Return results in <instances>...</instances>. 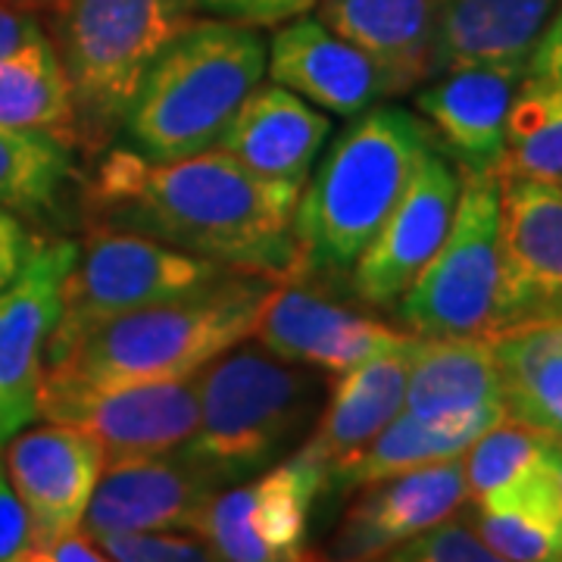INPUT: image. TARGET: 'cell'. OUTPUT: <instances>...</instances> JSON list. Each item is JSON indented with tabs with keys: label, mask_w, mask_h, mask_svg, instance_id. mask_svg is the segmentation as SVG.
<instances>
[{
	"label": "cell",
	"mask_w": 562,
	"mask_h": 562,
	"mask_svg": "<svg viewBox=\"0 0 562 562\" xmlns=\"http://www.w3.org/2000/svg\"><path fill=\"white\" fill-rule=\"evenodd\" d=\"M301 188L257 179L220 150L157 162L132 147L106 150L85 203L98 225L138 232L244 276L288 281Z\"/></svg>",
	"instance_id": "6da1fadb"
},
{
	"label": "cell",
	"mask_w": 562,
	"mask_h": 562,
	"mask_svg": "<svg viewBox=\"0 0 562 562\" xmlns=\"http://www.w3.org/2000/svg\"><path fill=\"white\" fill-rule=\"evenodd\" d=\"M431 147L419 113L401 106H372L347 122L301 191L288 281H347Z\"/></svg>",
	"instance_id": "7a4b0ae2"
},
{
	"label": "cell",
	"mask_w": 562,
	"mask_h": 562,
	"mask_svg": "<svg viewBox=\"0 0 562 562\" xmlns=\"http://www.w3.org/2000/svg\"><path fill=\"white\" fill-rule=\"evenodd\" d=\"M266 281L232 272L191 297L103 322L63 360L44 366V382L125 387L198 379L216 357L254 335L272 291Z\"/></svg>",
	"instance_id": "3957f363"
},
{
	"label": "cell",
	"mask_w": 562,
	"mask_h": 562,
	"mask_svg": "<svg viewBox=\"0 0 562 562\" xmlns=\"http://www.w3.org/2000/svg\"><path fill=\"white\" fill-rule=\"evenodd\" d=\"M260 29L194 20L147 69L122 132L128 147L157 162L188 160L216 147L266 76Z\"/></svg>",
	"instance_id": "277c9868"
},
{
	"label": "cell",
	"mask_w": 562,
	"mask_h": 562,
	"mask_svg": "<svg viewBox=\"0 0 562 562\" xmlns=\"http://www.w3.org/2000/svg\"><path fill=\"white\" fill-rule=\"evenodd\" d=\"M319 384L262 344H235L198 375L201 419L179 447L216 482L238 484L269 469L316 416Z\"/></svg>",
	"instance_id": "5b68a950"
},
{
	"label": "cell",
	"mask_w": 562,
	"mask_h": 562,
	"mask_svg": "<svg viewBox=\"0 0 562 562\" xmlns=\"http://www.w3.org/2000/svg\"><path fill=\"white\" fill-rule=\"evenodd\" d=\"M54 47L76 103V144L103 150L162 47L194 20L191 0H60Z\"/></svg>",
	"instance_id": "8992f818"
},
{
	"label": "cell",
	"mask_w": 562,
	"mask_h": 562,
	"mask_svg": "<svg viewBox=\"0 0 562 562\" xmlns=\"http://www.w3.org/2000/svg\"><path fill=\"white\" fill-rule=\"evenodd\" d=\"M228 276L232 269L220 262L184 254L138 232L91 222L79 244V257L63 281L60 319L50 331L44 366L63 360L103 322L191 297Z\"/></svg>",
	"instance_id": "52a82bcc"
},
{
	"label": "cell",
	"mask_w": 562,
	"mask_h": 562,
	"mask_svg": "<svg viewBox=\"0 0 562 562\" xmlns=\"http://www.w3.org/2000/svg\"><path fill=\"white\" fill-rule=\"evenodd\" d=\"M497 228L501 176H462L441 247L391 306L403 331L419 338H487L497 291Z\"/></svg>",
	"instance_id": "ba28073f"
},
{
	"label": "cell",
	"mask_w": 562,
	"mask_h": 562,
	"mask_svg": "<svg viewBox=\"0 0 562 562\" xmlns=\"http://www.w3.org/2000/svg\"><path fill=\"white\" fill-rule=\"evenodd\" d=\"M328 494V469L294 450L257 479L220 487L198 531L225 562H310V516Z\"/></svg>",
	"instance_id": "9c48e42d"
},
{
	"label": "cell",
	"mask_w": 562,
	"mask_h": 562,
	"mask_svg": "<svg viewBox=\"0 0 562 562\" xmlns=\"http://www.w3.org/2000/svg\"><path fill=\"white\" fill-rule=\"evenodd\" d=\"M562 322V184L501 176L497 291L487 338Z\"/></svg>",
	"instance_id": "30bf717a"
},
{
	"label": "cell",
	"mask_w": 562,
	"mask_h": 562,
	"mask_svg": "<svg viewBox=\"0 0 562 562\" xmlns=\"http://www.w3.org/2000/svg\"><path fill=\"white\" fill-rule=\"evenodd\" d=\"M41 416L88 431L103 443L106 460L169 453L184 447L198 431V379L125 387L41 379Z\"/></svg>",
	"instance_id": "8fae6325"
},
{
	"label": "cell",
	"mask_w": 562,
	"mask_h": 562,
	"mask_svg": "<svg viewBox=\"0 0 562 562\" xmlns=\"http://www.w3.org/2000/svg\"><path fill=\"white\" fill-rule=\"evenodd\" d=\"M76 257V241L35 238L16 279L0 291V450L41 419L44 353Z\"/></svg>",
	"instance_id": "7c38bea8"
},
{
	"label": "cell",
	"mask_w": 562,
	"mask_h": 562,
	"mask_svg": "<svg viewBox=\"0 0 562 562\" xmlns=\"http://www.w3.org/2000/svg\"><path fill=\"white\" fill-rule=\"evenodd\" d=\"M462 176L453 162L431 147L422 157L409 188L384 220L379 235L362 250L347 276L350 294L366 306L391 310L416 281L422 266L435 257L453 222Z\"/></svg>",
	"instance_id": "4fadbf2b"
},
{
	"label": "cell",
	"mask_w": 562,
	"mask_h": 562,
	"mask_svg": "<svg viewBox=\"0 0 562 562\" xmlns=\"http://www.w3.org/2000/svg\"><path fill=\"white\" fill-rule=\"evenodd\" d=\"M325 550H313L310 562H372L403 541L428 531L460 513L469 501L465 465L457 460L422 465L382 482L357 487Z\"/></svg>",
	"instance_id": "5bb4252c"
},
{
	"label": "cell",
	"mask_w": 562,
	"mask_h": 562,
	"mask_svg": "<svg viewBox=\"0 0 562 562\" xmlns=\"http://www.w3.org/2000/svg\"><path fill=\"white\" fill-rule=\"evenodd\" d=\"M222 484L181 450L106 460L81 535L101 541L110 535L198 531L203 509Z\"/></svg>",
	"instance_id": "9a60e30c"
},
{
	"label": "cell",
	"mask_w": 562,
	"mask_h": 562,
	"mask_svg": "<svg viewBox=\"0 0 562 562\" xmlns=\"http://www.w3.org/2000/svg\"><path fill=\"white\" fill-rule=\"evenodd\" d=\"M257 341L279 360L341 375L384 350L403 347L413 335L347 310L325 297L319 284L281 281L269 291L257 325Z\"/></svg>",
	"instance_id": "2e32d148"
},
{
	"label": "cell",
	"mask_w": 562,
	"mask_h": 562,
	"mask_svg": "<svg viewBox=\"0 0 562 562\" xmlns=\"http://www.w3.org/2000/svg\"><path fill=\"white\" fill-rule=\"evenodd\" d=\"M103 465V443L60 422L41 428L29 425L3 447V469L29 513L35 543L81 531Z\"/></svg>",
	"instance_id": "e0dca14e"
},
{
	"label": "cell",
	"mask_w": 562,
	"mask_h": 562,
	"mask_svg": "<svg viewBox=\"0 0 562 562\" xmlns=\"http://www.w3.org/2000/svg\"><path fill=\"white\" fill-rule=\"evenodd\" d=\"M528 66H462L435 76L416 94L431 138L460 176H501L506 116Z\"/></svg>",
	"instance_id": "ac0fdd59"
},
{
	"label": "cell",
	"mask_w": 562,
	"mask_h": 562,
	"mask_svg": "<svg viewBox=\"0 0 562 562\" xmlns=\"http://www.w3.org/2000/svg\"><path fill=\"white\" fill-rule=\"evenodd\" d=\"M266 72L276 85L341 120H353L401 94L397 81L379 63L328 32L310 13L276 29Z\"/></svg>",
	"instance_id": "d6986e66"
},
{
	"label": "cell",
	"mask_w": 562,
	"mask_h": 562,
	"mask_svg": "<svg viewBox=\"0 0 562 562\" xmlns=\"http://www.w3.org/2000/svg\"><path fill=\"white\" fill-rule=\"evenodd\" d=\"M331 135L328 113L297 98L281 85H260L213 150L244 166L257 179L301 188Z\"/></svg>",
	"instance_id": "ffe728a7"
},
{
	"label": "cell",
	"mask_w": 562,
	"mask_h": 562,
	"mask_svg": "<svg viewBox=\"0 0 562 562\" xmlns=\"http://www.w3.org/2000/svg\"><path fill=\"white\" fill-rule=\"evenodd\" d=\"M457 516L503 560L562 562V479L553 447L506 484L462 503Z\"/></svg>",
	"instance_id": "44dd1931"
},
{
	"label": "cell",
	"mask_w": 562,
	"mask_h": 562,
	"mask_svg": "<svg viewBox=\"0 0 562 562\" xmlns=\"http://www.w3.org/2000/svg\"><path fill=\"white\" fill-rule=\"evenodd\" d=\"M557 7L560 0H438L431 79L462 66H528Z\"/></svg>",
	"instance_id": "7402d4cb"
},
{
	"label": "cell",
	"mask_w": 562,
	"mask_h": 562,
	"mask_svg": "<svg viewBox=\"0 0 562 562\" xmlns=\"http://www.w3.org/2000/svg\"><path fill=\"white\" fill-rule=\"evenodd\" d=\"M416 344L419 335L338 375L310 441L301 443V450L319 460L328 475L353 453H360L401 413Z\"/></svg>",
	"instance_id": "603a6c76"
},
{
	"label": "cell",
	"mask_w": 562,
	"mask_h": 562,
	"mask_svg": "<svg viewBox=\"0 0 562 562\" xmlns=\"http://www.w3.org/2000/svg\"><path fill=\"white\" fill-rule=\"evenodd\" d=\"M438 0H319L316 20L397 81L401 94L431 79Z\"/></svg>",
	"instance_id": "cb8c5ba5"
},
{
	"label": "cell",
	"mask_w": 562,
	"mask_h": 562,
	"mask_svg": "<svg viewBox=\"0 0 562 562\" xmlns=\"http://www.w3.org/2000/svg\"><path fill=\"white\" fill-rule=\"evenodd\" d=\"M403 409L422 419H450L503 409V379L491 338H419Z\"/></svg>",
	"instance_id": "d4e9b609"
},
{
	"label": "cell",
	"mask_w": 562,
	"mask_h": 562,
	"mask_svg": "<svg viewBox=\"0 0 562 562\" xmlns=\"http://www.w3.org/2000/svg\"><path fill=\"white\" fill-rule=\"evenodd\" d=\"M503 419H506L503 409H482V413L450 416V419H422L401 409L360 453H353L338 469H331L328 491L331 487L357 491L362 484L382 482V479L413 472L422 465L457 460L484 431H491Z\"/></svg>",
	"instance_id": "484cf974"
},
{
	"label": "cell",
	"mask_w": 562,
	"mask_h": 562,
	"mask_svg": "<svg viewBox=\"0 0 562 562\" xmlns=\"http://www.w3.org/2000/svg\"><path fill=\"white\" fill-rule=\"evenodd\" d=\"M506 419L562 438V331L535 325L491 338Z\"/></svg>",
	"instance_id": "4316f807"
},
{
	"label": "cell",
	"mask_w": 562,
	"mask_h": 562,
	"mask_svg": "<svg viewBox=\"0 0 562 562\" xmlns=\"http://www.w3.org/2000/svg\"><path fill=\"white\" fill-rule=\"evenodd\" d=\"M0 125L76 147V103L50 35L0 57Z\"/></svg>",
	"instance_id": "83f0119b"
},
{
	"label": "cell",
	"mask_w": 562,
	"mask_h": 562,
	"mask_svg": "<svg viewBox=\"0 0 562 562\" xmlns=\"http://www.w3.org/2000/svg\"><path fill=\"white\" fill-rule=\"evenodd\" d=\"M501 176L562 184V79H522L506 116Z\"/></svg>",
	"instance_id": "f1b7e54d"
},
{
	"label": "cell",
	"mask_w": 562,
	"mask_h": 562,
	"mask_svg": "<svg viewBox=\"0 0 562 562\" xmlns=\"http://www.w3.org/2000/svg\"><path fill=\"white\" fill-rule=\"evenodd\" d=\"M72 179V147L35 132L0 125V206L38 216L57 210Z\"/></svg>",
	"instance_id": "f546056e"
},
{
	"label": "cell",
	"mask_w": 562,
	"mask_h": 562,
	"mask_svg": "<svg viewBox=\"0 0 562 562\" xmlns=\"http://www.w3.org/2000/svg\"><path fill=\"white\" fill-rule=\"evenodd\" d=\"M550 447H553V435L535 431V428L513 419L494 425L462 453L469 501L506 484L516 472H522L525 465L541 460Z\"/></svg>",
	"instance_id": "4dcf8cb0"
},
{
	"label": "cell",
	"mask_w": 562,
	"mask_h": 562,
	"mask_svg": "<svg viewBox=\"0 0 562 562\" xmlns=\"http://www.w3.org/2000/svg\"><path fill=\"white\" fill-rule=\"evenodd\" d=\"M372 562H509L497 557L487 543L462 522L460 516H450L443 522L431 525L416 538L403 541L401 547L387 550Z\"/></svg>",
	"instance_id": "1f68e13d"
},
{
	"label": "cell",
	"mask_w": 562,
	"mask_h": 562,
	"mask_svg": "<svg viewBox=\"0 0 562 562\" xmlns=\"http://www.w3.org/2000/svg\"><path fill=\"white\" fill-rule=\"evenodd\" d=\"M113 562H225L194 531H144V535H110L94 541Z\"/></svg>",
	"instance_id": "d6a6232c"
},
{
	"label": "cell",
	"mask_w": 562,
	"mask_h": 562,
	"mask_svg": "<svg viewBox=\"0 0 562 562\" xmlns=\"http://www.w3.org/2000/svg\"><path fill=\"white\" fill-rule=\"evenodd\" d=\"M319 0H191L203 20H222L244 29H279L284 22L306 16Z\"/></svg>",
	"instance_id": "836d02e7"
},
{
	"label": "cell",
	"mask_w": 562,
	"mask_h": 562,
	"mask_svg": "<svg viewBox=\"0 0 562 562\" xmlns=\"http://www.w3.org/2000/svg\"><path fill=\"white\" fill-rule=\"evenodd\" d=\"M35 543L29 513L16 497L13 484L7 479V469L0 462V562H20V557Z\"/></svg>",
	"instance_id": "e575fe53"
},
{
	"label": "cell",
	"mask_w": 562,
	"mask_h": 562,
	"mask_svg": "<svg viewBox=\"0 0 562 562\" xmlns=\"http://www.w3.org/2000/svg\"><path fill=\"white\" fill-rule=\"evenodd\" d=\"M32 244H35V238L25 232L20 213L0 206V291L16 279Z\"/></svg>",
	"instance_id": "d590c367"
},
{
	"label": "cell",
	"mask_w": 562,
	"mask_h": 562,
	"mask_svg": "<svg viewBox=\"0 0 562 562\" xmlns=\"http://www.w3.org/2000/svg\"><path fill=\"white\" fill-rule=\"evenodd\" d=\"M20 562H113L88 535H66L60 541L32 543Z\"/></svg>",
	"instance_id": "8d00e7d4"
},
{
	"label": "cell",
	"mask_w": 562,
	"mask_h": 562,
	"mask_svg": "<svg viewBox=\"0 0 562 562\" xmlns=\"http://www.w3.org/2000/svg\"><path fill=\"white\" fill-rule=\"evenodd\" d=\"M41 35H47V32H44V22H41L38 13L0 3V57L38 41Z\"/></svg>",
	"instance_id": "74e56055"
},
{
	"label": "cell",
	"mask_w": 562,
	"mask_h": 562,
	"mask_svg": "<svg viewBox=\"0 0 562 562\" xmlns=\"http://www.w3.org/2000/svg\"><path fill=\"white\" fill-rule=\"evenodd\" d=\"M528 76L562 79V0L557 13L547 22L541 41L535 44V50L528 57Z\"/></svg>",
	"instance_id": "f35d334b"
},
{
	"label": "cell",
	"mask_w": 562,
	"mask_h": 562,
	"mask_svg": "<svg viewBox=\"0 0 562 562\" xmlns=\"http://www.w3.org/2000/svg\"><path fill=\"white\" fill-rule=\"evenodd\" d=\"M0 3H10V7H20V10H32V13H47L60 0H0Z\"/></svg>",
	"instance_id": "ab89813d"
},
{
	"label": "cell",
	"mask_w": 562,
	"mask_h": 562,
	"mask_svg": "<svg viewBox=\"0 0 562 562\" xmlns=\"http://www.w3.org/2000/svg\"><path fill=\"white\" fill-rule=\"evenodd\" d=\"M553 460H557V469H560V479H562V438L553 441Z\"/></svg>",
	"instance_id": "60d3db41"
},
{
	"label": "cell",
	"mask_w": 562,
	"mask_h": 562,
	"mask_svg": "<svg viewBox=\"0 0 562 562\" xmlns=\"http://www.w3.org/2000/svg\"><path fill=\"white\" fill-rule=\"evenodd\" d=\"M553 325H557V328H560V331H562V322H553Z\"/></svg>",
	"instance_id": "b9f144b4"
}]
</instances>
